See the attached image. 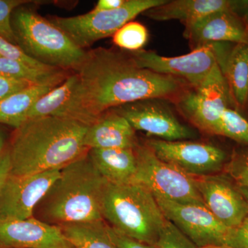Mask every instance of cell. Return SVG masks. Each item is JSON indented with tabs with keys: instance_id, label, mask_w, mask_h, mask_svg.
I'll return each instance as SVG.
<instances>
[{
	"instance_id": "1",
	"label": "cell",
	"mask_w": 248,
	"mask_h": 248,
	"mask_svg": "<svg viewBox=\"0 0 248 248\" xmlns=\"http://www.w3.org/2000/svg\"><path fill=\"white\" fill-rule=\"evenodd\" d=\"M78 81L58 117L91 125L103 114L148 99L177 104L191 89L186 81L139 66L129 52L100 47L86 53Z\"/></svg>"
},
{
	"instance_id": "2",
	"label": "cell",
	"mask_w": 248,
	"mask_h": 248,
	"mask_svg": "<svg viewBox=\"0 0 248 248\" xmlns=\"http://www.w3.org/2000/svg\"><path fill=\"white\" fill-rule=\"evenodd\" d=\"M88 125L57 116L31 119L15 129L8 146L10 175L25 176L62 169L89 152Z\"/></svg>"
},
{
	"instance_id": "3",
	"label": "cell",
	"mask_w": 248,
	"mask_h": 248,
	"mask_svg": "<svg viewBox=\"0 0 248 248\" xmlns=\"http://www.w3.org/2000/svg\"><path fill=\"white\" fill-rule=\"evenodd\" d=\"M106 184L87 153L61 170L36 205L33 217L54 226L103 220Z\"/></svg>"
},
{
	"instance_id": "4",
	"label": "cell",
	"mask_w": 248,
	"mask_h": 248,
	"mask_svg": "<svg viewBox=\"0 0 248 248\" xmlns=\"http://www.w3.org/2000/svg\"><path fill=\"white\" fill-rule=\"evenodd\" d=\"M103 220L120 234L155 246L167 221L151 191L140 184L107 182L102 201Z\"/></svg>"
},
{
	"instance_id": "5",
	"label": "cell",
	"mask_w": 248,
	"mask_h": 248,
	"mask_svg": "<svg viewBox=\"0 0 248 248\" xmlns=\"http://www.w3.org/2000/svg\"><path fill=\"white\" fill-rule=\"evenodd\" d=\"M12 24L17 45L41 63L63 71H77L86 58L87 52L64 31L31 10L15 11Z\"/></svg>"
},
{
	"instance_id": "6",
	"label": "cell",
	"mask_w": 248,
	"mask_h": 248,
	"mask_svg": "<svg viewBox=\"0 0 248 248\" xmlns=\"http://www.w3.org/2000/svg\"><path fill=\"white\" fill-rule=\"evenodd\" d=\"M135 151L138 169L133 183L144 186L155 197L178 203L204 205L195 177L160 159L144 143L139 142Z\"/></svg>"
},
{
	"instance_id": "7",
	"label": "cell",
	"mask_w": 248,
	"mask_h": 248,
	"mask_svg": "<svg viewBox=\"0 0 248 248\" xmlns=\"http://www.w3.org/2000/svg\"><path fill=\"white\" fill-rule=\"evenodd\" d=\"M167 0H125L123 6L112 11L91 12L71 17H53L55 25L84 49L98 40L113 36L139 15L164 4Z\"/></svg>"
},
{
	"instance_id": "8",
	"label": "cell",
	"mask_w": 248,
	"mask_h": 248,
	"mask_svg": "<svg viewBox=\"0 0 248 248\" xmlns=\"http://www.w3.org/2000/svg\"><path fill=\"white\" fill-rule=\"evenodd\" d=\"M174 105L196 128L218 136L222 115L233 106L228 84L218 63L198 86L191 88Z\"/></svg>"
},
{
	"instance_id": "9",
	"label": "cell",
	"mask_w": 248,
	"mask_h": 248,
	"mask_svg": "<svg viewBox=\"0 0 248 248\" xmlns=\"http://www.w3.org/2000/svg\"><path fill=\"white\" fill-rule=\"evenodd\" d=\"M143 143L160 159L194 177L224 172L230 157L223 148L204 142L150 139Z\"/></svg>"
},
{
	"instance_id": "10",
	"label": "cell",
	"mask_w": 248,
	"mask_h": 248,
	"mask_svg": "<svg viewBox=\"0 0 248 248\" xmlns=\"http://www.w3.org/2000/svg\"><path fill=\"white\" fill-rule=\"evenodd\" d=\"M129 53L141 68L179 78L192 88L198 86L218 63L217 43L201 46L176 57H164L144 49Z\"/></svg>"
},
{
	"instance_id": "11",
	"label": "cell",
	"mask_w": 248,
	"mask_h": 248,
	"mask_svg": "<svg viewBox=\"0 0 248 248\" xmlns=\"http://www.w3.org/2000/svg\"><path fill=\"white\" fill-rule=\"evenodd\" d=\"M170 104L164 99H148L112 110L123 116L135 130L146 132L159 140L181 141L197 138L192 128L179 120Z\"/></svg>"
},
{
	"instance_id": "12",
	"label": "cell",
	"mask_w": 248,
	"mask_h": 248,
	"mask_svg": "<svg viewBox=\"0 0 248 248\" xmlns=\"http://www.w3.org/2000/svg\"><path fill=\"white\" fill-rule=\"evenodd\" d=\"M166 219L197 248L226 246L232 229L218 221L204 205L182 204L155 197Z\"/></svg>"
},
{
	"instance_id": "13",
	"label": "cell",
	"mask_w": 248,
	"mask_h": 248,
	"mask_svg": "<svg viewBox=\"0 0 248 248\" xmlns=\"http://www.w3.org/2000/svg\"><path fill=\"white\" fill-rule=\"evenodd\" d=\"M61 170L31 175H9L0 192V222L33 217L36 205L58 179Z\"/></svg>"
},
{
	"instance_id": "14",
	"label": "cell",
	"mask_w": 248,
	"mask_h": 248,
	"mask_svg": "<svg viewBox=\"0 0 248 248\" xmlns=\"http://www.w3.org/2000/svg\"><path fill=\"white\" fill-rule=\"evenodd\" d=\"M195 179L205 208L227 228H237L248 215L239 186L224 172Z\"/></svg>"
},
{
	"instance_id": "15",
	"label": "cell",
	"mask_w": 248,
	"mask_h": 248,
	"mask_svg": "<svg viewBox=\"0 0 248 248\" xmlns=\"http://www.w3.org/2000/svg\"><path fill=\"white\" fill-rule=\"evenodd\" d=\"M184 26L192 50L214 43L248 45V12L217 11Z\"/></svg>"
},
{
	"instance_id": "16",
	"label": "cell",
	"mask_w": 248,
	"mask_h": 248,
	"mask_svg": "<svg viewBox=\"0 0 248 248\" xmlns=\"http://www.w3.org/2000/svg\"><path fill=\"white\" fill-rule=\"evenodd\" d=\"M0 244L8 248H71L59 226L31 217L0 222Z\"/></svg>"
},
{
	"instance_id": "17",
	"label": "cell",
	"mask_w": 248,
	"mask_h": 248,
	"mask_svg": "<svg viewBox=\"0 0 248 248\" xmlns=\"http://www.w3.org/2000/svg\"><path fill=\"white\" fill-rule=\"evenodd\" d=\"M248 12V1L234 0H171L148 10L143 15L153 20L181 21L184 24L221 11Z\"/></svg>"
},
{
	"instance_id": "18",
	"label": "cell",
	"mask_w": 248,
	"mask_h": 248,
	"mask_svg": "<svg viewBox=\"0 0 248 248\" xmlns=\"http://www.w3.org/2000/svg\"><path fill=\"white\" fill-rule=\"evenodd\" d=\"M139 142L135 129L123 116L112 109L88 127L84 138V146L89 150L134 149Z\"/></svg>"
},
{
	"instance_id": "19",
	"label": "cell",
	"mask_w": 248,
	"mask_h": 248,
	"mask_svg": "<svg viewBox=\"0 0 248 248\" xmlns=\"http://www.w3.org/2000/svg\"><path fill=\"white\" fill-rule=\"evenodd\" d=\"M218 65L228 84L233 108L244 113L248 109V45L228 43Z\"/></svg>"
},
{
	"instance_id": "20",
	"label": "cell",
	"mask_w": 248,
	"mask_h": 248,
	"mask_svg": "<svg viewBox=\"0 0 248 248\" xmlns=\"http://www.w3.org/2000/svg\"><path fill=\"white\" fill-rule=\"evenodd\" d=\"M93 165L107 182L116 185L132 184L138 169L135 148L90 149Z\"/></svg>"
},
{
	"instance_id": "21",
	"label": "cell",
	"mask_w": 248,
	"mask_h": 248,
	"mask_svg": "<svg viewBox=\"0 0 248 248\" xmlns=\"http://www.w3.org/2000/svg\"><path fill=\"white\" fill-rule=\"evenodd\" d=\"M54 88L32 85L0 99V124L19 128L27 120L28 114L35 103Z\"/></svg>"
},
{
	"instance_id": "22",
	"label": "cell",
	"mask_w": 248,
	"mask_h": 248,
	"mask_svg": "<svg viewBox=\"0 0 248 248\" xmlns=\"http://www.w3.org/2000/svg\"><path fill=\"white\" fill-rule=\"evenodd\" d=\"M75 248H118L111 239L104 220L78 222L59 226Z\"/></svg>"
},
{
	"instance_id": "23",
	"label": "cell",
	"mask_w": 248,
	"mask_h": 248,
	"mask_svg": "<svg viewBox=\"0 0 248 248\" xmlns=\"http://www.w3.org/2000/svg\"><path fill=\"white\" fill-rule=\"evenodd\" d=\"M0 76L32 85L52 87H57L67 78L64 71L60 68L39 69L24 62L2 56H0Z\"/></svg>"
},
{
	"instance_id": "24",
	"label": "cell",
	"mask_w": 248,
	"mask_h": 248,
	"mask_svg": "<svg viewBox=\"0 0 248 248\" xmlns=\"http://www.w3.org/2000/svg\"><path fill=\"white\" fill-rule=\"evenodd\" d=\"M78 81L76 73L40 97L28 114L27 120L39 117L58 116L69 100Z\"/></svg>"
},
{
	"instance_id": "25",
	"label": "cell",
	"mask_w": 248,
	"mask_h": 248,
	"mask_svg": "<svg viewBox=\"0 0 248 248\" xmlns=\"http://www.w3.org/2000/svg\"><path fill=\"white\" fill-rule=\"evenodd\" d=\"M218 136L231 139L238 145L248 146V121L233 108H228L222 115Z\"/></svg>"
},
{
	"instance_id": "26",
	"label": "cell",
	"mask_w": 248,
	"mask_h": 248,
	"mask_svg": "<svg viewBox=\"0 0 248 248\" xmlns=\"http://www.w3.org/2000/svg\"><path fill=\"white\" fill-rule=\"evenodd\" d=\"M112 39L120 48L128 52L138 51L148 42V31L143 24L131 21L117 31Z\"/></svg>"
},
{
	"instance_id": "27",
	"label": "cell",
	"mask_w": 248,
	"mask_h": 248,
	"mask_svg": "<svg viewBox=\"0 0 248 248\" xmlns=\"http://www.w3.org/2000/svg\"><path fill=\"white\" fill-rule=\"evenodd\" d=\"M224 172L238 186L248 187V146L235 147L230 154Z\"/></svg>"
},
{
	"instance_id": "28",
	"label": "cell",
	"mask_w": 248,
	"mask_h": 248,
	"mask_svg": "<svg viewBox=\"0 0 248 248\" xmlns=\"http://www.w3.org/2000/svg\"><path fill=\"white\" fill-rule=\"evenodd\" d=\"M29 2L32 1L0 0V36L14 45H17V41L13 27V14L17 8Z\"/></svg>"
},
{
	"instance_id": "29",
	"label": "cell",
	"mask_w": 248,
	"mask_h": 248,
	"mask_svg": "<svg viewBox=\"0 0 248 248\" xmlns=\"http://www.w3.org/2000/svg\"><path fill=\"white\" fill-rule=\"evenodd\" d=\"M155 246L156 248H197L186 235L168 220Z\"/></svg>"
},
{
	"instance_id": "30",
	"label": "cell",
	"mask_w": 248,
	"mask_h": 248,
	"mask_svg": "<svg viewBox=\"0 0 248 248\" xmlns=\"http://www.w3.org/2000/svg\"><path fill=\"white\" fill-rule=\"evenodd\" d=\"M0 55L5 58L24 62L29 66L39 68V69L48 70L55 68V67L48 66L31 58L19 46L11 43L1 36H0Z\"/></svg>"
},
{
	"instance_id": "31",
	"label": "cell",
	"mask_w": 248,
	"mask_h": 248,
	"mask_svg": "<svg viewBox=\"0 0 248 248\" xmlns=\"http://www.w3.org/2000/svg\"><path fill=\"white\" fill-rule=\"evenodd\" d=\"M226 246L231 248H248V215L237 228L231 230Z\"/></svg>"
},
{
	"instance_id": "32",
	"label": "cell",
	"mask_w": 248,
	"mask_h": 248,
	"mask_svg": "<svg viewBox=\"0 0 248 248\" xmlns=\"http://www.w3.org/2000/svg\"><path fill=\"white\" fill-rule=\"evenodd\" d=\"M108 231L111 239L118 248H156L153 245L145 244L136 240L130 239L120 234L107 224Z\"/></svg>"
},
{
	"instance_id": "33",
	"label": "cell",
	"mask_w": 248,
	"mask_h": 248,
	"mask_svg": "<svg viewBox=\"0 0 248 248\" xmlns=\"http://www.w3.org/2000/svg\"><path fill=\"white\" fill-rule=\"evenodd\" d=\"M32 84L27 81H19L0 76V99L27 89Z\"/></svg>"
},
{
	"instance_id": "34",
	"label": "cell",
	"mask_w": 248,
	"mask_h": 248,
	"mask_svg": "<svg viewBox=\"0 0 248 248\" xmlns=\"http://www.w3.org/2000/svg\"><path fill=\"white\" fill-rule=\"evenodd\" d=\"M11 159L8 147L0 157V192L11 172Z\"/></svg>"
},
{
	"instance_id": "35",
	"label": "cell",
	"mask_w": 248,
	"mask_h": 248,
	"mask_svg": "<svg viewBox=\"0 0 248 248\" xmlns=\"http://www.w3.org/2000/svg\"><path fill=\"white\" fill-rule=\"evenodd\" d=\"M125 0H99L92 10V12L112 11L123 6Z\"/></svg>"
},
{
	"instance_id": "36",
	"label": "cell",
	"mask_w": 248,
	"mask_h": 248,
	"mask_svg": "<svg viewBox=\"0 0 248 248\" xmlns=\"http://www.w3.org/2000/svg\"><path fill=\"white\" fill-rule=\"evenodd\" d=\"M6 134L0 130V157L6 151Z\"/></svg>"
},
{
	"instance_id": "37",
	"label": "cell",
	"mask_w": 248,
	"mask_h": 248,
	"mask_svg": "<svg viewBox=\"0 0 248 248\" xmlns=\"http://www.w3.org/2000/svg\"><path fill=\"white\" fill-rule=\"evenodd\" d=\"M239 190L244 196L245 200L247 202L248 205V186H239Z\"/></svg>"
},
{
	"instance_id": "38",
	"label": "cell",
	"mask_w": 248,
	"mask_h": 248,
	"mask_svg": "<svg viewBox=\"0 0 248 248\" xmlns=\"http://www.w3.org/2000/svg\"><path fill=\"white\" fill-rule=\"evenodd\" d=\"M202 248H231L228 247V246H208V247Z\"/></svg>"
},
{
	"instance_id": "39",
	"label": "cell",
	"mask_w": 248,
	"mask_h": 248,
	"mask_svg": "<svg viewBox=\"0 0 248 248\" xmlns=\"http://www.w3.org/2000/svg\"><path fill=\"white\" fill-rule=\"evenodd\" d=\"M0 248H8L5 247V246H2V245L0 244Z\"/></svg>"
},
{
	"instance_id": "40",
	"label": "cell",
	"mask_w": 248,
	"mask_h": 248,
	"mask_svg": "<svg viewBox=\"0 0 248 248\" xmlns=\"http://www.w3.org/2000/svg\"><path fill=\"white\" fill-rule=\"evenodd\" d=\"M71 248H74V247H73V246H72Z\"/></svg>"
},
{
	"instance_id": "41",
	"label": "cell",
	"mask_w": 248,
	"mask_h": 248,
	"mask_svg": "<svg viewBox=\"0 0 248 248\" xmlns=\"http://www.w3.org/2000/svg\"><path fill=\"white\" fill-rule=\"evenodd\" d=\"M0 56H1V55H0Z\"/></svg>"
}]
</instances>
